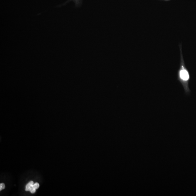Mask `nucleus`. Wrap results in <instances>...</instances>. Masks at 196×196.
<instances>
[{
	"label": "nucleus",
	"instance_id": "nucleus-1",
	"mask_svg": "<svg viewBox=\"0 0 196 196\" xmlns=\"http://www.w3.org/2000/svg\"><path fill=\"white\" fill-rule=\"evenodd\" d=\"M179 47L180 51V62L177 72V80L182 86L186 95L188 96L190 95L191 92L189 87L191 77L185 64L181 45H179Z\"/></svg>",
	"mask_w": 196,
	"mask_h": 196
},
{
	"label": "nucleus",
	"instance_id": "nucleus-2",
	"mask_svg": "<svg viewBox=\"0 0 196 196\" xmlns=\"http://www.w3.org/2000/svg\"><path fill=\"white\" fill-rule=\"evenodd\" d=\"M34 185V183L33 181H31L29 182L27 185L26 187L25 190L26 191H30L31 188L33 187Z\"/></svg>",
	"mask_w": 196,
	"mask_h": 196
},
{
	"label": "nucleus",
	"instance_id": "nucleus-3",
	"mask_svg": "<svg viewBox=\"0 0 196 196\" xmlns=\"http://www.w3.org/2000/svg\"><path fill=\"white\" fill-rule=\"evenodd\" d=\"M33 187L36 190V189H38L39 187V184L38 183H36L34 184Z\"/></svg>",
	"mask_w": 196,
	"mask_h": 196
},
{
	"label": "nucleus",
	"instance_id": "nucleus-4",
	"mask_svg": "<svg viewBox=\"0 0 196 196\" xmlns=\"http://www.w3.org/2000/svg\"><path fill=\"white\" fill-rule=\"evenodd\" d=\"M5 188V185L4 183H1L0 184V190L1 191V190L4 189Z\"/></svg>",
	"mask_w": 196,
	"mask_h": 196
},
{
	"label": "nucleus",
	"instance_id": "nucleus-5",
	"mask_svg": "<svg viewBox=\"0 0 196 196\" xmlns=\"http://www.w3.org/2000/svg\"><path fill=\"white\" fill-rule=\"evenodd\" d=\"M36 189H35V188H34L33 186L32 187H31V188L30 191L31 192V193L34 194L35 193V192H36Z\"/></svg>",
	"mask_w": 196,
	"mask_h": 196
},
{
	"label": "nucleus",
	"instance_id": "nucleus-6",
	"mask_svg": "<svg viewBox=\"0 0 196 196\" xmlns=\"http://www.w3.org/2000/svg\"></svg>",
	"mask_w": 196,
	"mask_h": 196
}]
</instances>
